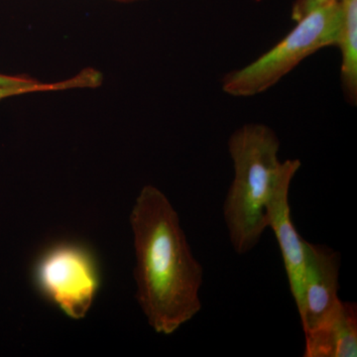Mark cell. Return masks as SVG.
I'll return each mask as SVG.
<instances>
[{"mask_svg": "<svg viewBox=\"0 0 357 357\" xmlns=\"http://www.w3.org/2000/svg\"><path fill=\"white\" fill-rule=\"evenodd\" d=\"M130 223L136 299L155 332L172 335L201 311L203 267L192 255L177 211L154 185L141 190Z\"/></svg>", "mask_w": 357, "mask_h": 357, "instance_id": "6da1fadb", "label": "cell"}, {"mask_svg": "<svg viewBox=\"0 0 357 357\" xmlns=\"http://www.w3.org/2000/svg\"><path fill=\"white\" fill-rule=\"evenodd\" d=\"M234 178L223 204V218L232 248L245 255L267 229V206L285 161L279 160L280 140L266 124L246 123L230 135Z\"/></svg>", "mask_w": 357, "mask_h": 357, "instance_id": "7a4b0ae2", "label": "cell"}, {"mask_svg": "<svg viewBox=\"0 0 357 357\" xmlns=\"http://www.w3.org/2000/svg\"><path fill=\"white\" fill-rule=\"evenodd\" d=\"M342 26L340 1L314 9L266 53L241 69L227 73L222 89L234 98L265 93L292 72L302 61L326 47L337 46Z\"/></svg>", "mask_w": 357, "mask_h": 357, "instance_id": "3957f363", "label": "cell"}, {"mask_svg": "<svg viewBox=\"0 0 357 357\" xmlns=\"http://www.w3.org/2000/svg\"><path fill=\"white\" fill-rule=\"evenodd\" d=\"M42 295L66 316L81 319L88 314L100 288V273L91 251L79 243L53 244L40 255L34 269Z\"/></svg>", "mask_w": 357, "mask_h": 357, "instance_id": "277c9868", "label": "cell"}, {"mask_svg": "<svg viewBox=\"0 0 357 357\" xmlns=\"http://www.w3.org/2000/svg\"><path fill=\"white\" fill-rule=\"evenodd\" d=\"M303 309L299 314L305 335L319 328L337 310L342 256L324 244L304 241Z\"/></svg>", "mask_w": 357, "mask_h": 357, "instance_id": "5b68a950", "label": "cell"}, {"mask_svg": "<svg viewBox=\"0 0 357 357\" xmlns=\"http://www.w3.org/2000/svg\"><path fill=\"white\" fill-rule=\"evenodd\" d=\"M299 159L285 160L283 172L277 181L267 206V225L271 227L287 273L289 286L299 314L303 309V279H304V239L298 234L291 217L289 192L291 183L300 170Z\"/></svg>", "mask_w": 357, "mask_h": 357, "instance_id": "8992f818", "label": "cell"}, {"mask_svg": "<svg viewBox=\"0 0 357 357\" xmlns=\"http://www.w3.org/2000/svg\"><path fill=\"white\" fill-rule=\"evenodd\" d=\"M306 357H356L357 307L342 301L332 316L305 335Z\"/></svg>", "mask_w": 357, "mask_h": 357, "instance_id": "52a82bcc", "label": "cell"}, {"mask_svg": "<svg viewBox=\"0 0 357 357\" xmlns=\"http://www.w3.org/2000/svg\"><path fill=\"white\" fill-rule=\"evenodd\" d=\"M342 26L337 46L342 52L340 84L345 100L357 105V0H340Z\"/></svg>", "mask_w": 357, "mask_h": 357, "instance_id": "ba28073f", "label": "cell"}, {"mask_svg": "<svg viewBox=\"0 0 357 357\" xmlns=\"http://www.w3.org/2000/svg\"><path fill=\"white\" fill-rule=\"evenodd\" d=\"M84 79L81 74L67 81L54 84H45L25 75L0 74V88H36L42 91H62V89L84 88Z\"/></svg>", "mask_w": 357, "mask_h": 357, "instance_id": "9c48e42d", "label": "cell"}, {"mask_svg": "<svg viewBox=\"0 0 357 357\" xmlns=\"http://www.w3.org/2000/svg\"><path fill=\"white\" fill-rule=\"evenodd\" d=\"M335 1H340V0H296L293 4L291 17L297 22L298 20H302L304 16L312 13L314 9Z\"/></svg>", "mask_w": 357, "mask_h": 357, "instance_id": "30bf717a", "label": "cell"}, {"mask_svg": "<svg viewBox=\"0 0 357 357\" xmlns=\"http://www.w3.org/2000/svg\"><path fill=\"white\" fill-rule=\"evenodd\" d=\"M37 91H42L36 88H0V100L13 98V96L26 95V93H37Z\"/></svg>", "mask_w": 357, "mask_h": 357, "instance_id": "8fae6325", "label": "cell"}, {"mask_svg": "<svg viewBox=\"0 0 357 357\" xmlns=\"http://www.w3.org/2000/svg\"><path fill=\"white\" fill-rule=\"evenodd\" d=\"M112 1L121 2V3H133V2L147 1V0H112Z\"/></svg>", "mask_w": 357, "mask_h": 357, "instance_id": "7c38bea8", "label": "cell"}]
</instances>
